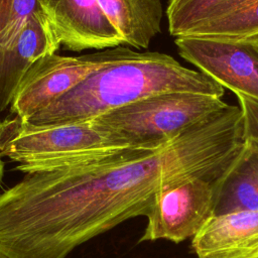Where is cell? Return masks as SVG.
<instances>
[{
  "label": "cell",
  "instance_id": "obj_1",
  "mask_svg": "<svg viewBox=\"0 0 258 258\" xmlns=\"http://www.w3.org/2000/svg\"><path fill=\"white\" fill-rule=\"evenodd\" d=\"M220 154L192 126L157 150L129 148L72 167L26 174L0 194V258H66L119 224L147 216L157 197L211 180Z\"/></svg>",
  "mask_w": 258,
  "mask_h": 258
},
{
  "label": "cell",
  "instance_id": "obj_2",
  "mask_svg": "<svg viewBox=\"0 0 258 258\" xmlns=\"http://www.w3.org/2000/svg\"><path fill=\"white\" fill-rule=\"evenodd\" d=\"M173 92L222 98L225 89L171 55L120 45L107 63L24 123L43 126L88 122L139 100Z\"/></svg>",
  "mask_w": 258,
  "mask_h": 258
},
{
  "label": "cell",
  "instance_id": "obj_3",
  "mask_svg": "<svg viewBox=\"0 0 258 258\" xmlns=\"http://www.w3.org/2000/svg\"><path fill=\"white\" fill-rule=\"evenodd\" d=\"M135 148L91 121L32 126L19 118L0 122V154L28 174L98 161Z\"/></svg>",
  "mask_w": 258,
  "mask_h": 258
},
{
  "label": "cell",
  "instance_id": "obj_4",
  "mask_svg": "<svg viewBox=\"0 0 258 258\" xmlns=\"http://www.w3.org/2000/svg\"><path fill=\"white\" fill-rule=\"evenodd\" d=\"M227 106L217 96L164 93L116 109L91 122L132 147L157 150Z\"/></svg>",
  "mask_w": 258,
  "mask_h": 258
},
{
  "label": "cell",
  "instance_id": "obj_5",
  "mask_svg": "<svg viewBox=\"0 0 258 258\" xmlns=\"http://www.w3.org/2000/svg\"><path fill=\"white\" fill-rule=\"evenodd\" d=\"M116 47L80 56L49 53L38 58L22 78L10 104L14 117L25 122L41 112L90 74L107 63Z\"/></svg>",
  "mask_w": 258,
  "mask_h": 258
},
{
  "label": "cell",
  "instance_id": "obj_6",
  "mask_svg": "<svg viewBox=\"0 0 258 258\" xmlns=\"http://www.w3.org/2000/svg\"><path fill=\"white\" fill-rule=\"evenodd\" d=\"M179 55L235 95L258 102V37L221 39L176 37Z\"/></svg>",
  "mask_w": 258,
  "mask_h": 258
},
{
  "label": "cell",
  "instance_id": "obj_7",
  "mask_svg": "<svg viewBox=\"0 0 258 258\" xmlns=\"http://www.w3.org/2000/svg\"><path fill=\"white\" fill-rule=\"evenodd\" d=\"M214 182L197 178L161 192L146 216L139 242L192 239L214 217Z\"/></svg>",
  "mask_w": 258,
  "mask_h": 258
},
{
  "label": "cell",
  "instance_id": "obj_8",
  "mask_svg": "<svg viewBox=\"0 0 258 258\" xmlns=\"http://www.w3.org/2000/svg\"><path fill=\"white\" fill-rule=\"evenodd\" d=\"M40 9L66 49H107L123 44L97 0H39Z\"/></svg>",
  "mask_w": 258,
  "mask_h": 258
},
{
  "label": "cell",
  "instance_id": "obj_9",
  "mask_svg": "<svg viewBox=\"0 0 258 258\" xmlns=\"http://www.w3.org/2000/svg\"><path fill=\"white\" fill-rule=\"evenodd\" d=\"M197 258H258V212L214 216L191 239Z\"/></svg>",
  "mask_w": 258,
  "mask_h": 258
},
{
  "label": "cell",
  "instance_id": "obj_10",
  "mask_svg": "<svg viewBox=\"0 0 258 258\" xmlns=\"http://www.w3.org/2000/svg\"><path fill=\"white\" fill-rule=\"evenodd\" d=\"M59 46L60 43L42 11L33 14L0 70V114L10 107L28 69L38 58L56 52Z\"/></svg>",
  "mask_w": 258,
  "mask_h": 258
},
{
  "label": "cell",
  "instance_id": "obj_11",
  "mask_svg": "<svg viewBox=\"0 0 258 258\" xmlns=\"http://www.w3.org/2000/svg\"><path fill=\"white\" fill-rule=\"evenodd\" d=\"M214 216L258 212V145L246 140L227 170L214 182Z\"/></svg>",
  "mask_w": 258,
  "mask_h": 258
},
{
  "label": "cell",
  "instance_id": "obj_12",
  "mask_svg": "<svg viewBox=\"0 0 258 258\" xmlns=\"http://www.w3.org/2000/svg\"><path fill=\"white\" fill-rule=\"evenodd\" d=\"M105 15L120 34L123 44L147 48L161 31V0H97Z\"/></svg>",
  "mask_w": 258,
  "mask_h": 258
},
{
  "label": "cell",
  "instance_id": "obj_13",
  "mask_svg": "<svg viewBox=\"0 0 258 258\" xmlns=\"http://www.w3.org/2000/svg\"><path fill=\"white\" fill-rule=\"evenodd\" d=\"M255 0H169L166 8L168 31L186 36L200 27L222 19Z\"/></svg>",
  "mask_w": 258,
  "mask_h": 258
},
{
  "label": "cell",
  "instance_id": "obj_14",
  "mask_svg": "<svg viewBox=\"0 0 258 258\" xmlns=\"http://www.w3.org/2000/svg\"><path fill=\"white\" fill-rule=\"evenodd\" d=\"M39 11V0H0V70L30 17Z\"/></svg>",
  "mask_w": 258,
  "mask_h": 258
},
{
  "label": "cell",
  "instance_id": "obj_15",
  "mask_svg": "<svg viewBox=\"0 0 258 258\" xmlns=\"http://www.w3.org/2000/svg\"><path fill=\"white\" fill-rule=\"evenodd\" d=\"M189 35L221 39L257 38L258 0L222 19L200 27Z\"/></svg>",
  "mask_w": 258,
  "mask_h": 258
},
{
  "label": "cell",
  "instance_id": "obj_16",
  "mask_svg": "<svg viewBox=\"0 0 258 258\" xmlns=\"http://www.w3.org/2000/svg\"><path fill=\"white\" fill-rule=\"evenodd\" d=\"M236 96L243 115L245 139L258 145V102L243 95Z\"/></svg>",
  "mask_w": 258,
  "mask_h": 258
},
{
  "label": "cell",
  "instance_id": "obj_17",
  "mask_svg": "<svg viewBox=\"0 0 258 258\" xmlns=\"http://www.w3.org/2000/svg\"><path fill=\"white\" fill-rule=\"evenodd\" d=\"M1 157H2V155L0 154V183H1V180H2V177L4 174V162Z\"/></svg>",
  "mask_w": 258,
  "mask_h": 258
}]
</instances>
